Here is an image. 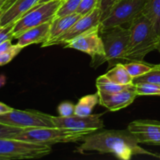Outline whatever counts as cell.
<instances>
[{
    "mask_svg": "<svg viewBox=\"0 0 160 160\" xmlns=\"http://www.w3.org/2000/svg\"><path fill=\"white\" fill-rule=\"evenodd\" d=\"M77 152L81 154L92 152L109 153L122 160H129L136 155L159 157L139 146L137 139L128 130H107L92 133L83 139V143L78 147Z\"/></svg>",
    "mask_w": 160,
    "mask_h": 160,
    "instance_id": "1",
    "label": "cell"
},
{
    "mask_svg": "<svg viewBox=\"0 0 160 160\" xmlns=\"http://www.w3.org/2000/svg\"><path fill=\"white\" fill-rule=\"evenodd\" d=\"M128 29L130 40L126 55L127 62H142L147 54L156 49L160 36L152 22L142 13L130 23Z\"/></svg>",
    "mask_w": 160,
    "mask_h": 160,
    "instance_id": "2",
    "label": "cell"
},
{
    "mask_svg": "<svg viewBox=\"0 0 160 160\" xmlns=\"http://www.w3.org/2000/svg\"><path fill=\"white\" fill-rule=\"evenodd\" d=\"M92 131H73L60 128H37L24 129L14 138L41 145L71 143L83 140Z\"/></svg>",
    "mask_w": 160,
    "mask_h": 160,
    "instance_id": "3",
    "label": "cell"
},
{
    "mask_svg": "<svg viewBox=\"0 0 160 160\" xmlns=\"http://www.w3.org/2000/svg\"><path fill=\"white\" fill-rule=\"evenodd\" d=\"M100 35L104 44L106 60L109 63V68H112L120 62H127L126 55L130 40L129 29L123 26L113 27L100 30Z\"/></svg>",
    "mask_w": 160,
    "mask_h": 160,
    "instance_id": "4",
    "label": "cell"
},
{
    "mask_svg": "<svg viewBox=\"0 0 160 160\" xmlns=\"http://www.w3.org/2000/svg\"><path fill=\"white\" fill-rule=\"evenodd\" d=\"M51 152V145L16 138H0V160L41 159Z\"/></svg>",
    "mask_w": 160,
    "mask_h": 160,
    "instance_id": "5",
    "label": "cell"
},
{
    "mask_svg": "<svg viewBox=\"0 0 160 160\" xmlns=\"http://www.w3.org/2000/svg\"><path fill=\"white\" fill-rule=\"evenodd\" d=\"M62 2V0H51L32 8L15 22L13 38H17L23 32L31 28L52 21Z\"/></svg>",
    "mask_w": 160,
    "mask_h": 160,
    "instance_id": "6",
    "label": "cell"
},
{
    "mask_svg": "<svg viewBox=\"0 0 160 160\" xmlns=\"http://www.w3.org/2000/svg\"><path fill=\"white\" fill-rule=\"evenodd\" d=\"M65 48H73L88 54L92 57V67L106 62L104 44L100 35L99 25L90 28L64 45Z\"/></svg>",
    "mask_w": 160,
    "mask_h": 160,
    "instance_id": "7",
    "label": "cell"
},
{
    "mask_svg": "<svg viewBox=\"0 0 160 160\" xmlns=\"http://www.w3.org/2000/svg\"><path fill=\"white\" fill-rule=\"evenodd\" d=\"M145 0H119L99 24L100 30L131 23L142 14Z\"/></svg>",
    "mask_w": 160,
    "mask_h": 160,
    "instance_id": "8",
    "label": "cell"
},
{
    "mask_svg": "<svg viewBox=\"0 0 160 160\" xmlns=\"http://www.w3.org/2000/svg\"><path fill=\"white\" fill-rule=\"evenodd\" d=\"M0 123L23 129L55 127L52 116L35 110L14 109L10 112L0 114Z\"/></svg>",
    "mask_w": 160,
    "mask_h": 160,
    "instance_id": "9",
    "label": "cell"
},
{
    "mask_svg": "<svg viewBox=\"0 0 160 160\" xmlns=\"http://www.w3.org/2000/svg\"><path fill=\"white\" fill-rule=\"evenodd\" d=\"M102 20V11L97 6L95 9L91 12L81 17L74 24L72 25L67 31L62 33L57 38L52 40L48 41L42 45V48L45 47L52 46V45H65L68 43L73 38H77L82 33L85 32L90 28L100 24Z\"/></svg>",
    "mask_w": 160,
    "mask_h": 160,
    "instance_id": "10",
    "label": "cell"
},
{
    "mask_svg": "<svg viewBox=\"0 0 160 160\" xmlns=\"http://www.w3.org/2000/svg\"><path fill=\"white\" fill-rule=\"evenodd\" d=\"M102 116V114H91L87 117H80L74 114L68 117L52 116V121L56 128L73 131H92L95 132L104 128Z\"/></svg>",
    "mask_w": 160,
    "mask_h": 160,
    "instance_id": "11",
    "label": "cell"
},
{
    "mask_svg": "<svg viewBox=\"0 0 160 160\" xmlns=\"http://www.w3.org/2000/svg\"><path fill=\"white\" fill-rule=\"evenodd\" d=\"M128 130L139 144L160 145V121L138 120L131 122Z\"/></svg>",
    "mask_w": 160,
    "mask_h": 160,
    "instance_id": "12",
    "label": "cell"
},
{
    "mask_svg": "<svg viewBox=\"0 0 160 160\" xmlns=\"http://www.w3.org/2000/svg\"><path fill=\"white\" fill-rule=\"evenodd\" d=\"M99 97V104L111 112H117L132 104L138 95L134 88L115 93L97 92Z\"/></svg>",
    "mask_w": 160,
    "mask_h": 160,
    "instance_id": "13",
    "label": "cell"
},
{
    "mask_svg": "<svg viewBox=\"0 0 160 160\" xmlns=\"http://www.w3.org/2000/svg\"><path fill=\"white\" fill-rule=\"evenodd\" d=\"M39 0H16L0 14V26L14 23L25 13L37 6Z\"/></svg>",
    "mask_w": 160,
    "mask_h": 160,
    "instance_id": "14",
    "label": "cell"
},
{
    "mask_svg": "<svg viewBox=\"0 0 160 160\" xmlns=\"http://www.w3.org/2000/svg\"><path fill=\"white\" fill-rule=\"evenodd\" d=\"M51 24L52 22H47L28 30L17 38V44L23 48L33 44L45 43L49 39Z\"/></svg>",
    "mask_w": 160,
    "mask_h": 160,
    "instance_id": "15",
    "label": "cell"
},
{
    "mask_svg": "<svg viewBox=\"0 0 160 160\" xmlns=\"http://www.w3.org/2000/svg\"><path fill=\"white\" fill-rule=\"evenodd\" d=\"M81 17H83V16H81V14L78 13V12H73V13L63 16V17H59V18H54V20L52 21L49 39L48 41L56 38L58 36L62 34V33L67 31Z\"/></svg>",
    "mask_w": 160,
    "mask_h": 160,
    "instance_id": "16",
    "label": "cell"
},
{
    "mask_svg": "<svg viewBox=\"0 0 160 160\" xmlns=\"http://www.w3.org/2000/svg\"><path fill=\"white\" fill-rule=\"evenodd\" d=\"M142 13L152 22L160 36V0H145Z\"/></svg>",
    "mask_w": 160,
    "mask_h": 160,
    "instance_id": "17",
    "label": "cell"
},
{
    "mask_svg": "<svg viewBox=\"0 0 160 160\" xmlns=\"http://www.w3.org/2000/svg\"><path fill=\"white\" fill-rule=\"evenodd\" d=\"M105 75L110 81L117 84H122V85L134 84V78L130 75L127 69L125 68L124 64L121 62L112 67Z\"/></svg>",
    "mask_w": 160,
    "mask_h": 160,
    "instance_id": "18",
    "label": "cell"
},
{
    "mask_svg": "<svg viewBox=\"0 0 160 160\" xmlns=\"http://www.w3.org/2000/svg\"><path fill=\"white\" fill-rule=\"evenodd\" d=\"M99 102L98 92L92 95H88L79 99L75 106V115L87 117L92 113L94 108Z\"/></svg>",
    "mask_w": 160,
    "mask_h": 160,
    "instance_id": "19",
    "label": "cell"
},
{
    "mask_svg": "<svg viewBox=\"0 0 160 160\" xmlns=\"http://www.w3.org/2000/svg\"><path fill=\"white\" fill-rule=\"evenodd\" d=\"M134 87V84L130 85H122V84H117L110 81L105 74L98 77L96 80V88L98 92H105V93H115Z\"/></svg>",
    "mask_w": 160,
    "mask_h": 160,
    "instance_id": "20",
    "label": "cell"
},
{
    "mask_svg": "<svg viewBox=\"0 0 160 160\" xmlns=\"http://www.w3.org/2000/svg\"><path fill=\"white\" fill-rule=\"evenodd\" d=\"M123 64H124L125 68L127 69L128 73L134 79L146 74L153 68V65L145 63L143 62V61L142 62L131 61V62H128Z\"/></svg>",
    "mask_w": 160,
    "mask_h": 160,
    "instance_id": "21",
    "label": "cell"
},
{
    "mask_svg": "<svg viewBox=\"0 0 160 160\" xmlns=\"http://www.w3.org/2000/svg\"><path fill=\"white\" fill-rule=\"evenodd\" d=\"M135 91L138 96L157 95L160 96V84L149 82H138L134 84Z\"/></svg>",
    "mask_w": 160,
    "mask_h": 160,
    "instance_id": "22",
    "label": "cell"
},
{
    "mask_svg": "<svg viewBox=\"0 0 160 160\" xmlns=\"http://www.w3.org/2000/svg\"><path fill=\"white\" fill-rule=\"evenodd\" d=\"M81 0H65L62 2L61 6L57 10L55 18L63 17L69 14L76 12Z\"/></svg>",
    "mask_w": 160,
    "mask_h": 160,
    "instance_id": "23",
    "label": "cell"
},
{
    "mask_svg": "<svg viewBox=\"0 0 160 160\" xmlns=\"http://www.w3.org/2000/svg\"><path fill=\"white\" fill-rule=\"evenodd\" d=\"M138 82H149L160 84V64L153 65L152 70L148 73L134 79V84Z\"/></svg>",
    "mask_w": 160,
    "mask_h": 160,
    "instance_id": "24",
    "label": "cell"
},
{
    "mask_svg": "<svg viewBox=\"0 0 160 160\" xmlns=\"http://www.w3.org/2000/svg\"><path fill=\"white\" fill-rule=\"evenodd\" d=\"M22 49H23L22 47L16 44V45H12L9 50L0 53V66H4L11 62Z\"/></svg>",
    "mask_w": 160,
    "mask_h": 160,
    "instance_id": "25",
    "label": "cell"
},
{
    "mask_svg": "<svg viewBox=\"0 0 160 160\" xmlns=\"http://www.w3.org/2000/svg\"><path fill=\"white\" fill-rule=\"evenodd\" d=\"M24 129L0 123V138H14Z\"/></svg>",
    "mask_w": 160,
    "mask_h": 160,
    "instance_id": "26",
    "label": "cell"
},
{
    "mask_svg": "<svg viewBox=\"0 0 160 160\" xmlns=\"http://www.w3.org/2000/svg\"><path fill=\"white\" fill-rule=\"evenodd\" d=\"M98 0H81L76 12L81 16L87 15L97 7Z\"/></svg>",
    "mask_w": 160,
    "mask_h": 160,
    "instance_id": "27",
    "label": "cell"
},
{
    "mask_svg": "<svg viewBox=\"0 0 160 160\" xmlns=\"http://www.w3.org/2000/svg\"><path fill=\"white\" fill-rule=\"evenodd\" d=\"M58 112L60 117H71L75 114V106L70 102H62L58 106Z\"/></svg>",
    "mask_w": 160,
    "mask_h": 160,
    "instance_id": "28",
    "label": "cell"
},
{
    "mask_svg": "<svg viewBox=\"0 0 160 160\" xmlns=\"http://www.w3.org/2000/svg\"><path fill=\"white\" fill-rule=\"evenodd\" d=\"M119 0H98V6L102 11V20L104 19L110 12L111 9Z\"/></svg>",
    "mask_w": 160,
    "mask_h": 160,
    "instance_id": "29",
    "label": "cell"
},
{
    "mask_svg": "<svg viewBox=\"0 0 160 160\" xmlns=\"http://www.w3.org/2000/svg\"><path fill=\"white\" fill-rule=\"evenodd\" d=\"M14 23L0 26V44L9 39H13Z\"/></svg>",
    "mask_w": 160,
    "mask_h": 160,
    "instance_id": "30",
    "label": "cell"
},
{
    "mask_svg": "<svg viewBox=\"0 0 160 160\" xmlns=\"http://www.w3.org/2000/svg\"><path fill=\"white\" fill-rule=\"evenodd\" d=\"M12 39H9V40L5 41L4 42L0 44V53H2L4 52L7 51L9 48L12 47Z\"/></svg>",
    "mask_w": 160,
    "mask_h": 160,
    "instance_id": "31",
    "label": "cell"
},
{
    "mask_svg": "<svg viewBox=\"0 0 160 160\" xmlns=\"http://www.w3.org/2000/svg\"><path fill=\"white\" fill-rule=\"evenodd\" d=\"M12 108H11L10 106H7L6 104L5 103L1 102H0V114H2V113H6V112H10V111L12 110Z\"/></svg>",
    "mask_w": 160,
    "mask_h": 160,
    "instance_id": "32",
    "label": "cell"
},
{
    "mask_svg": "<svg viewBox=\"0 0 160 160\" xmlns=\"http://www.w3.org/2000/svg\"><path fill=\"white\" fill-rule=\"evenodd\" d=\"M6 78L5 75L1 74L0 75V88L3 87L6 84Z\"/></svg>",
    "mask_w": 160,
    "mask_h": 160,
    "instance_id": "33",
    "label": "cell"
},
{
    "mask_svg": "<svg viewBox=\"0 0 160 160\" xmlns=\"http://www.w3.org/2000/svg\"><path fill=\"white\" fill-rule=\"evenodd\" d=\"M15 1H16V0H7V1H6V4H5V6H3V8H2V12L4 10H6V9H7V8L9 7V6H11V5H12V3H13Z\"/></svg>",
    "mask_w": 160,
    "mask_h": 160,
    "instance_id": "34",
    "label": "cell"
},
{
    "mask_svg": "<svg viewBox=\"0 0 160 160\" xmlns=\"http://www.w3.org/2000/svg\"><path fill=\"white\" fill-rule=\"evenodd\" d=\"M6 1L7 0H0V14L2 12V8L5 6V4H6Z\"/></svg>",
    "mask_w": 160,
    "mask_h": 160,
    "instance_id": "35",
    "label": "cell"
},
{
    "mask_svg": "<svg viewBox=\"0 0 160 160\" xmlns=\"http://www.w3.org/2000/svg\"><path fill=\"white\" fill-rule=\"evenodd\" d=\"M48 1H51V0H39V2H38L37 5L42 4V3L46 2H48Z\"/></svg>",
    "mask_w": 160,
    "mask_h": 160,
    "instance_id": "36",
    "label": "cell"
},
{
    "mask_svg": "<svg viewBox=\"0 0 160 160\" xmlns=\"http://www.w3.org/2000/svg\"><path fill=\"white\" fill-rule=\"evenodd\" d=\"M156 50H158V51H159V53H160V38H159V43H158V45H157V48H156Z\"/></svg>",
    "mask_w": 160,
    "mask_h": 160,
    "instance_id": "37",
    "label": "cell"
},
{
    "mask_svg": "<svg viewBox=\"0 0 160 160\" xmlns=\"http://www.w3.org/2000/svg\"><path fill=\"white\" fill-rule=\"evenodd\" d=\"M62 1H65V0H62Z\"/></svg>",
    "mask_w": 160,
    "mask_h": 160,
    "instance_id": "38",
    "label": "cell"
},
{
    "mask_svg": "<svg viewBox=\"0 0 160 160\" xmlns=\"http://www.w3.org/2000/svg\"><path fill=\"white\" fill-rule=\"evenodd\" d=\"M159 158H160V156H159Z\"/></svg>",
    "mask_w": 160,
    "mask_h": 160,
    "instance_id": "39",
    "label": "cell"
}]
</instances>
